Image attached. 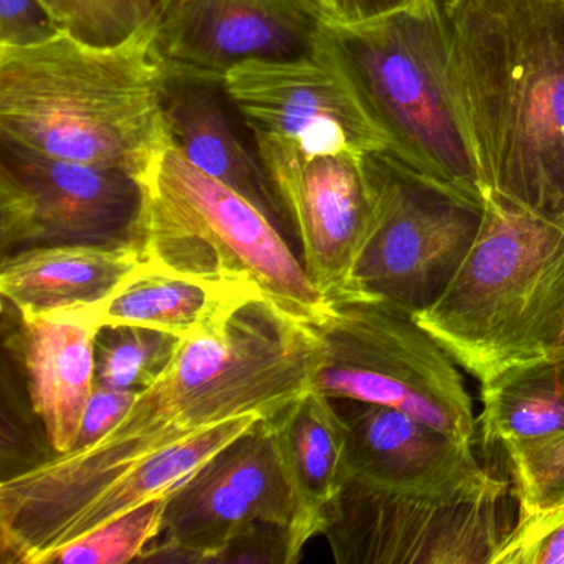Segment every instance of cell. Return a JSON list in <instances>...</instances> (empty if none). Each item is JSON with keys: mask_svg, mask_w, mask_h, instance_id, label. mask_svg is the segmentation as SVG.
I'll return each instance as SVG.
<instances>
[{"mask_svg": "<svg viewBox=\"0 0 564 564\" xmlns=\"http://www.w3.org/2000/svg\"><path fill=\"white\" fill-rule=\"evenodd\" d=\"M318 359L316 329L262 299L183 338L113 431L2 478V563L47 564L65 528L111 485L230 419L279 414L312 388Z\"/></svg>", "mask_w": 564, "mask_h": 564, "instance_id": "obj_1", "label": "cell"}, {"mask_svg": "<svg viewBox=\"0 0 564 564\" xmlns=\"http://www.w3.org/2000/svg\"><path fill=\"white\" fill-rule=\"evenodd\" d=\"M488 193L564 227V0H437Z\"/></svg>", "mask_w": 564, "mask_h": 564, "instance_id": "obj_2", "label": "cell"}, {"mask_svg": "<svg viewBox=\"0 0 564 564\" xmlns=\"http://www.w3.org/2000/svg\"><path fill=\"white\" fill-rule=\"evenodd\" d=\"M164 75L153 24L115 45L61 31L0 47V138L144 183L173 144Z\"/></svg>", "mask_w": 564, "mask_h": 564, "instance_id": "obj_3", "label": "cell"}, {"mask_svg": "<svg viewBox=\"0 0 564 564\" xmlns=\"http://www.w3.org/2000/svg\"><path fill=\"white\" fill-rule=\"evenodd\" d=\"M318 45L388 141L392 156L431 183L485 204L488 191L437 0H419L362 24L323 21Z\"/></svg>", "mask_w": 564, "mask_h": 564, "instance_id": "obj_4", "label": "cell"}, {"mask_svg": "<svg viewBox=\"0 0 564 564\" xmlns=\"http://www.w3.org/2000/svg\"><path fill=\"white\" fill-rule=\"evenodd\" d=\"M414 318L481 386L564 351V227L488 193L474 246Z\"/></svg>", "mask_w": 564, "mask_h": 564, "instance_id": "obj_5", "label": "cell"}, {"mask_svg": "<svg viewBox=\"0 0 564 564\" xmlns=\"http://www.w3.org/2000/svg\"><path fill=\"white\" fill-rule=\"evenodd\" d=\"M143 184L144 260L256 290L312 328L328 318V300L306 275L289 240L246 197L194 166L174 144Z\"/></svg>", "mask_w": 564, "mask_h": 564, "instance_id": "obj_6", "label": "cell"}, {"mask_svg": "<svg viewBox=\"0 0 564 564\" xmlns=\"http://www.w3.org/2000/svg\"><path fill=\"white\" fill-rule=\"evenodd\" d=\"M313 386L335 401L398 409L474 442V402L460 366L414 315L368 296L333 300L316 326Z\"/></svg>", "mask_w": 564, "mask_h": 564, "instance_id": "obj_7", "label": "cell"}, {"mask_svg": "<svg viewBox=\"0 0 564 564\" xmlns=\"http://www.w3.org/2000/svg\"><path fill=\"white\" fill-rule=\"evenodd\" d=\"M365 167L371 217L352 296L415 315L454 279L477 239L485 204L419 176L389 151L366 153Z\"/></svg>", "mask_w": 564, "mask_h": 564, "instance_id": "obj_8", "label": "cell"}, {"mask_svg": "<svg viewBox=\"0 0 564 564\" xmlns=\"http://www.w3.org/2000/svg\"><path fill=\"white\" fill-rule=\"evenodd\" d=\"M507 491L405 494L348 477L322 534L339 564H490L510 530Z\"/></svg>", "mask_w": 564, "mask_h": 564, "instance_id": "obj_9", "label": "cell"}, {"mask_svg": "<svg viewBox=\"0 0 564 564\" xmlns=\"http://www.w3.org/2000/svg\"><path fill=\"white\" fill-rule=\"evenodd\" d=\"M144 207V184L131 174L0 138L2 259L35 247L141 246Z\"/></svg>", "mask_w": 564, "mask_h": 564, "instance_id": "obj_10", "label": "cell"}, {"mask_svg": "<svg viewBox=\"0 0 564 564\" xmlns=\"http://www.w3.org/2000/svg\"><path fill=\"white\" fill-rule=\"evenodd\" d=\"M295 514V494L265 419L167 495L160 536L140 561L214 563L252 524L290 531Z\"/></svg>", "mask_w": 564, "mask_h": 564, "instance_id": "obj_11", "label": "cell"}, {"mask_svg": "<svg viewBox=\"0 0 564 564\" xmlns=\"http://www.w3.org/2000/svg\"><path fill=\"white\" fill-rule=\"evenodd\" d=\"M230 97L259 147L299 154L389 151L329 55L240 62L226 72Z\"/></svg>", "mask_w": 564, "mask_h": 564, "instance_id": "obj_12", "label": "cell"}, {"mask_svg": "<svg viewBox=\"0 0 564 564\" xmlns=\"http://www.w3.org/2000/svg\"><path fill=\"white\" fill-rule=\"evenodd\" d=\"M259 150L292 217L306 275L328 302L349 299L371 217L365 154Z\"/></svg>", "mask_w": 564, "mask_h": 564, "instance_id": "obj_13", "label": "cell"}, {"mask_svg": "<svg viewBox=\"0 0 564 564\" xmlns=\"http://www.w3.org/2000/svg\"><path fill=\"white\" fill-rule=\"evenodd\" d=\"M322 24L312 0H171L154 47L166 65L226 75L253 58L315 54Z\"/></svg>", "mask_w": 564, "mask_h": 564, "instance_id": "obj_14", "label": "cell"}, {"mask_svg": "<svg viewBox=\"0 0 564 564\" xmlns=\"http://www.w3.org/2000/svg\"><path fill=\"white\" fill-rule=\"evenodd\" d=\"M335 404L348 435V477L421 495L467 494L507 484L481 467L474 442L386 405Z\"/></svg>", "mask_w": 564, "mask_h": 564, "instance_id": "obj_15", "label": "cell"}, {"mask_svg": "<svg viewBox=\"0 0 564 564\" xmlns=\"http://www.w3.org/2000/svg\"><path fill=\"white\" fill-rule=\"evenodd\" d=\"M164 115L171 141L194 166L246 197L286 240L299 242L256 134L227 90L226 75L166 65Z\"/></svg>", "mask_w": 564, "mask_h": 564, "instance_id": "obj_16", "label": "cell"}, {"mask_svg": "<svg viewBox=\"0 0 564 564\" xmlns=\"http://www.w3.org/2000/svg\"><path fill=\"white\" fill-rule=\"evenodd\" d=\"M100 313L21 318L19 352L28 372L32 411L54 454L74 451L85 409L97 386Z\"/></svg>", "mask_w": 564, "mask_h": 564, "instance_id": "obj_17", "label": "cell"}, {"mask_svg": "<svg viewBox=\"0 0 564 564\" xmlns=\"http://www.w3.org/2000/svg\"><path fill=\"white\" fill-rule=\"evenodd\" d=\"M143 263L140 243L35 247L2 259L0 293L24 319L101 313Z\"/></svg>", "mask_w": 564, "mask_h": 564, "instance_id": "obj_18", "label": "cell"}, {"mask_svg": "<svg viewBox=\"0 0 564 564\" xmlns=\"http://www.w3.org/2000/svg\"><path fill=\"white\" fill-rule=\"evenodd\" d=\"M273 437L296 500L290 528V557L323 533L326 513L348 478V435L335 401L315 388L270 419Z\"/></svg>", "mask_w": 564, "mask_h": 564, "instance_id": "obj_19", "label": "cell"}, {"mask_svg": "<svg viewBox=\"0 0 564 564\" xmlns=\"http://www.w3.org/2000/svg\"><path fill=\"white\" fill-rule=\"evenodd\" d=\"M265 300L256 290L210 282L153 265L143 267L101 310V326H143L189 338L216 328L252 300Z\"/></svg>", "mask_w": 564, "mask_h": 564, "instance_id": "obj_20", "label": "cell"}, {"mask_svg": "<svg viewBox=\"0 0 564 564\" xmlns=\"http://www.w3.org/2000/svg\"><path fill=\"white\" fill-rule=\"evenodd\" d=\"M481 435L501 447L564 432V351L520 362L481 386Z\"/></svg>", "mask_w": 564, "mask_h": 564, "instance_id": "obj_21", "label": "cell"}, {"mask_svg": "<svg viewBox=\"0 0 564 564\" xmlns=\"http://www.w3.org/2000/svg\"><path fill=\"white\" fill-rule=\"evenodd\" d=\"M183 338L143 326H101L97 338V382L143 391L170 366Z\"/></svg>", "mask_w": 564, "mask_h": 564, "instance_id": "obj_22", "label": "cell"}, {"mask_svg": "<svg viewBox=\"0 0 564 564\" xmlns=\"http://www.w3.org/2000/svg\"><path fill=\"white\" fill-rule=\"evenodd\" d=\"M167 495L153 498L61 547L48 564H124L140 560L160 536Z\"/></svg>", "mask_w": 564, "mask_h": 564, "instance_id": "obj_23", "label": "cell"}, {"mask_svg": "<svg viewBox=\"0 0 564 564\" xmlns=\"http://www.w3.org/2000/svg\"><path fill=\"white\" fill-rule=\"evenodd\" d=\"M61 31L97 45H115L154 24L150 0H41Z\"/></svg>", "mask_w": 564, "mask_h": 564, "instance_id": "obj_24", "label": "cell"}, {"mask_svg": "<svg viewBox=\"0 0 564 564\" xmlns=\"http://www.w3.org/2000/svg\"><path fill=\"white\" fill-rule=\"evenodd\" d=\"M520 513L564 503V432L505 447Z\"/></svg>", "mask_w": 564, "mask_h": 564, "instance_id": "obj_25", "label": "cell"}, {"mask_svg": "<svg viewBox=\"0 0 564 564\" xmlns=\"http://www.w3.org/2000/svg\"><path fill=\"white\" fill-rule=\"evenodd\" d=\"M490 564H564V503L518 513Z\"/></svg>", "mask_w": 564, "mask_h": 564, "instance_id": "obj_26", "label": "cell"}, {"mask_svg": "<svg viewBox=\"0 0 564 564\" xmlns=\"http://www.w3.org/2000/svg\"><path fill=\"white\" fill-rule=\"evenodd\" d=\"M58 32L41 0H0V47H31Z\"/></svg>", "mask_w": 564, "mask_h": 564, "instance_id": "obj_27", "label": "cell"}, {"mask_svg": "<svg viewBox=\"0 0 564 564\" xmlns=\"http://www.w3.org/2000/svg\"><path fill=\"white\" fill-rule=\"evenodd\" d=\"M214 563L292 564L289 528L259 521L227 544Z\"/></svg>", "mask_w": 564, "mask_h": 564, "instance_id": "obj_28", "label": "cell"}, {"mask_svg": "<svg viewBox=\"0 0 564 564\" xmlns=\"http://www.w3.org/2000/svg\"><path fill=\"white\" fill-rule=\"evenodd\" d=\"M141 391L130 389L110 388V386H95L94 394L85 409L84 421H82L80 434L74 451L90 447L95 442L113 431L124 415L130 411L131 405L137 401Z\"/></svg>", "mask_w": 564, "mask_h": 564, "instance_id": "obj_29", "label": "cell"}, {"mask_svg": "<svg viewBox=\"0 0 564 564\" xmlns=\"http://www.w3.org/2000/svg\"><path fill=\"white\" fill-rule=\"evenodd\" d=\"M323 21L336 25H355L375 21L415 4L419 0H312Z\"/></svg>", "mask_w": 564, "mask_h": 564, "instance_id": "obj_30", "label": "cell"}, {"mask_svg": "<svg viewBox=\"0 0 564 564\" xmlns=\"http://www.w3.org/2000/svg\"><path fill=\"white\" fill-rule=\"evenodd\" d=\"M150 2L154 11V22H156V19L163 14L164 9L170 6L171 0H150Z\"/></svg>", "mask_w": 564, "mask_h": 564, "instance_id": "obj_31", "label": "cell"}]
</instances>
